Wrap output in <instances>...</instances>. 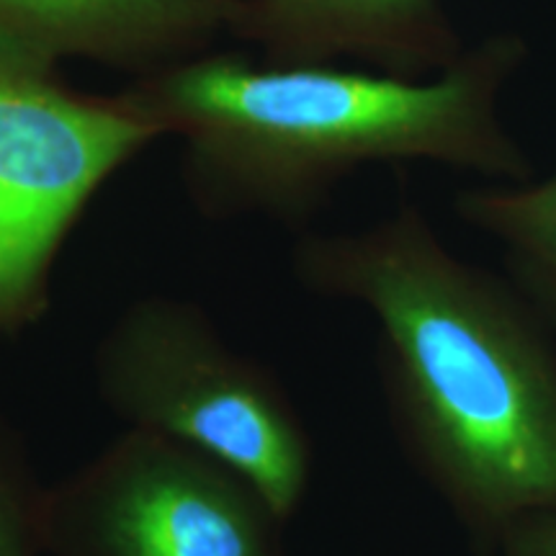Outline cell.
I'll list each match as a JSON object with an SVG mask.
<instances>
[{
    "label": "cell",
    "mask_w": 556,
    "mask_h": 556,
    "mask_svg": "<svg viewBox=\"0 0 556 556\" xmlns=\"http://www.w3.org/2000/svg\"><path fill=\"white\" fill-rule=\"evenodd\" d=\"M497 546L503 556H556V510L510 528Z\"/></svg>",
    "instance_id": "cell-10"
},
{
    "label": "cell",
    "mask_w": 556,
    "mask_h": 556,
    "mask_svg": "<svg viewBox=\"0 0 556 556\" xmlns=\"http://www.w3.org/2000/svg\"><path fill=\"white\" fill-rule=\"evenodd\" d=\"M238 9L240 0H0V60L39 73L78 60L144 78L212 52Z\"/></svg>",
    "instance_id": "cell-6"
},
{
    "label": "cell",
    "mask_w": 556,
    "mask_h": 556,
    "mask_svg": "<svg viewBox=\"0 0 556 556\" xmlns=\"http://www.w3.org/2000/svg\"><path fill=\"white\" fill-rule=\"evenodd\" d=\"M281 526L217 458L137 428L45 497L50 556H283Z\"/></svg>",
    "instance_id": "cell-5"
},
{
    "label": "cell",
    "mask_w": 556,
    "mask_h": 556,
    "mask_svg": "<svg viewBox=\"0 0 556 556\" xmlns=\"http://www.w3.org/2000/svg\"><path fill=\"white\" fill-rule=\"evenodd\" d=\"M454 208L495 242L510 281L556 328V176L477 186L458 193Z\"/></svg>",
    "instance_id": "cell-8"
},
{
    "label": "cell",
    "mask_w": 556,
    "mask_h": 556,
    "mask_svg": "<svg viewBox=\"0 0 556 556\" xmlns=\"http://www.w3.org/2000/svg\"><path fill=\"white\" fill-rule=\"evenodd\" d=\"M526 60L518 31L490 34L428 78L204 52L135 78L122 96L184 142L180 178L199 214L296 227L366 165L531 178V157L503 116L505 88Z\"/></svg>",
    "instance_id": "cell-2"
},
{
    "label": "cell",
    "mask_w": 556,
    "mask_h": 556,
    "mask_svg": "<svg viewBox=\"0 0 556 556\" xmlns=\"http://www.w3.org/2000/svg\"><path fill=\"white\" fill-rule=\"evenodd\" d=\"M99 397L127 428L217 458L289 520L312 482V443L274 374L238 351L199 304L144 296L93 353Z\"/></svg>",
    "instance_id": "cell-3"
},
{
    "label": "cell",
    "mask_w": 556,
    "mask_h": 556,
    "mask_svg": "<svg viewBox=\"0 0 556 556\" xmlns=\"http://www.w3.org/2000/svg\"><path fill=\"white\" fill-rule=\"evenodd\" d=\"M165 131L116 96L0 60V328L37 319L67 235L111 176Z\"/></svg>",
    "instance_id": "cell-4"
},
{
    "label": "cell",
    "mask_w": 556,
    "mask_h": 556,
    "mask_svg": "<svg viewBox=\"0 0 556 556\" xmlns=\"http://www.w3.org/2000/svg\"><path fill=\"white\" fill-rule=\"evenodd\" d=\"M45 497L0 456V556H45Z\"/></svg>",
    "instance_id": "cell-9"
},
{
    "label": "cell",
    "mask_w": 556,
    "mask_h": 556,
    "mask_svg": "<svg viewBox=\"0 0 556 556\" xmlns=\"http://www.w3.org/2000/svg\"><path fill=\"white\" fill-rule=\"evenodd\" d=\"M232 37L274 65H340L405 78L441 73L467 50L443 0H240Z\"/></svg>",
    "instance_id": "cell-7"
},
{
    "label": "cell",
    "mask_w": 556,
    "mask_h": 556,
    "mask_svg": "<svg viewBox=\"0 0 556 556\" xmlns=\"http://www.w3.org/2000/svg\"><path fill=\"white\" fill-rule=\"evenodd\" d=\"M291 268L374 317L394 428L471 536L556 510V343L516 283L458 258L417 206L304 235Z\"/></svg>",
    "instance_id": "cell-1"
}]
</instances>
